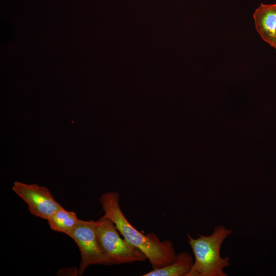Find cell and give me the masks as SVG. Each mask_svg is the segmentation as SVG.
<instances>
[{"label":"cell","instance_id":"obj_8","mask_svg":"<svg viewBox=\"0 0 276 276\" xmlns=\"http://www.w3.org/2000/svg\"><path fill=\"white\" fill-rule=\"evenodd\" d=\"M78 220L79 219L75 212L66 211L63 208L54 213L47 220L51 229L67 236Z\"/></svg>","mask_w":276,"mask_h":276},{"label":"cell","instance_id":"obj_7","mask_svg":"<svg viewBox=\"0 0 276 276\" xmlns=\"http://www.w3.org/2000/svg\"><path fill=\"white\" fill-rule=\"evenodd\" d=\"M192 256L187 252L176 254L172 262L162 267L153 269L143 276H186L193 264Z\"/></svg>","mask_w":276,"mask_h":276},{"label":"cell","instance_id":"obj_5","mask_svg":"<svg viewBox=\"0 0 276 276\" xmlns=\"http://www.w3.org/2000/svg\"><path fill=\"white\" fill-rule=\"evenodd\" d=\"M12 190L27 203L30 212L35 217L47 220L63 208L44 187L16 181Z\"/></svg>","mask_w":276,"mask_h":276},{"label":"cell","instance_id":"obj_6","mask_svg":"<svg viewBox=\"0 0 276 276\" xmlns=\"http://www.w3.org/2000/svg\"><path fill=\"white\" fill-rule=\"evenodd\" d=\"M257 31L262 38L275 48L276 45V4H261L254 13Z\"/></svg>","mask_w":276,"mask_h":276},{"label":"cell","instance_id":"obj_2","mask_svg":"<svg viewBox=\"0 0 276 276\" xmlns=\"http://www.w3.org/2000/svg\"><path fill=\"white\" fill-rule=\"evenodd\" d=\"M233 231L220 225L210 236L199 235L194 239L187 235L195 261L186 276H226L223 269L231 265L228 257L220 256V249L224 240Z\"/></svg>","mask_w":276,"mask_h":276},{"label":"cell","instance_id":"obj_3","mask_svg":"<svg viewBox=\"0 0 276 276\" xmlns=\"http://www.w3.org/2000/svg\"><path fill=\"white\" fill-rule=\"evenodd\" d=\"M96 235L99 245L111 265L144 262L146 256L124 238L110 219L101 217L97 221Z\"/></svg>","mask_w":276,"mask_h":276},{"label":"cell","instance_id":"obj_4","mask_svg":"<svg viewBox=\"0 0 276 276\" xmlns=\"http://www.w3.org/2000/svg\"><path fill=\"white\" fill-rule=\"evenodd\" d=\"M97 225V221L79 219L68 235L77 244L81 253V262L77 273L79 275H83L86 268L91 265H111L98 242Z\"/></svg>","mask_w":276,"mask_h":276},{"label":"cell","instance_id":"obj_9","mask_svg":"<svg viewBox=\"0 0 276 276\" xmlns=\"http://www.w3.org/2000/svg\"><path fill=\"white\" fill-rule=\"evenodd\" d=\"M275 49H276V45H275Z\"/></svg>","mask_w":276,"mask_h":276},{"label":"cell","instance_id":"obj_1","mask_svg":"<svg viewBox=\"0 0 276 276\" xmlns=\"http://www.w3.org/2000/svg\"><path fill=\"white\" fill-rule=\"evenodd\" d=\"M119 200L120 196L117 192H108L102 194L100 198L104 212L102 217L111 220L122 236L143 252L153 269L172 262L176 255L172 243L168 240L160 241L154 234L144 235L139 232L123 214Z\"/></svg>","mask_w":276,"mask_h":276}]
</instances>
